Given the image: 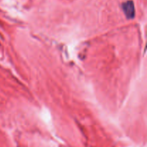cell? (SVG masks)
Instances as JSON below:
<instances>
[{
	"mask_svg": "<svg viewBox=\"0 0 147 147\" xmlns=\"http://www.w3.org/2000/svg\"><path fill=\"white\" fill-rule=\"evenodd\" d=\"M123 12L128 19H132L135 16L134 4L132 1H127L122 4Z\"/></svg>",
	"mask_w": 147,
	"mask_h": 147,
	"instance_id": "1",
	"label": "cell"
}]
</instances>
